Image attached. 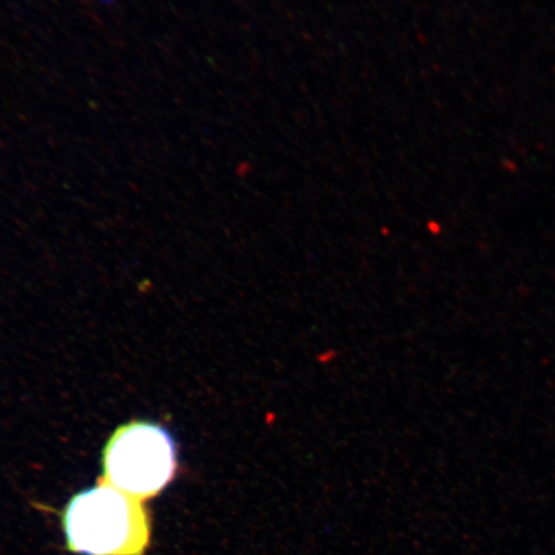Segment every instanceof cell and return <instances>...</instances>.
Listing matches in <instances>:
<instances>
[{
    "mask_svg": "<svg viewBox=\"0 0 555 555\" xmlns=\"http://www.w3.org/2000/svg\"><path fill=\"white\" fill-rule=\"evenodd\" d=\"M62 529L68 552L79 555H144L151 541L143 501L101 480L70 499Z\"/></svg>",
    "mask_w": 555,
    "mask_h": 555,
    "instance_id": "cell-1",
    "label": "cell"
},
{
    "mask_svg": "<svg viewBox=\"0 0 555 555\" xmlns=\"http://www.w3.org/2000/svg\"><path fill=\"white\" fill-rule=\"evenodd\" d=\"M101 481L145 501L159 497L175 480L177 446L166 427L133 421L111 435L102 454Z\"/></svg>",
    "mask_w": 555,
    "mask_h": 555,
    "instance_id": "cell-2",
    "label": "cell"
}]
</instances>
